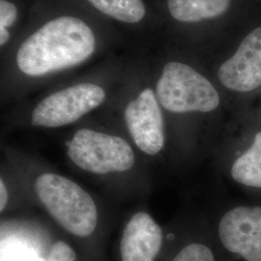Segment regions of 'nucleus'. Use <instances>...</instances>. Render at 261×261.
Instances as JSON below:
<instances>
[{
	"instance_id": "obj_2",
	"label": "nucleus",
	"mask_w": 261,
	"mask_h": 261,
	"mask_svg": "<svg viewBox=\"0 0 261 261\" xmlns=\"http://www.w3.org/2000/svg\"><path fill=\"white\" fill-rule=\"evenodd\" d=\"M35 190L47 212L67 231L79 237L93 233L97 207L82 187L68 178L44 173L37 178Z\"/></svg>"
},
{
	"instance_id": "obj_4",
	"label": "nucleus",
	"mask_w": 261,
	"mask_h": 261,
	"mask_svg": "<svg viewBox=\"0 0 261 261\" xmlns=\"http://www.w3.org/2000/svg\"><path fill=\"white\" fill-rule=\"evenodd\" d=\"M67 154L79 168L95 174L123 172L135 164L129 143L119 137L82 129L66 142Z\"/></svg>"
},
{
	"instance_id": "obj_15",
	"label": "nucleus",
	"mask_w": 261,
	"mask_h": 261,
	"mask_svg": "<svg viewBox=\"0 0 261 261\" xmlns=\"http://www.w3.org/2000/svg\"><path fill=\"white\" fill-rule=\"evenodd\" d=\"M39 257L33 251L20 247H11L2 251L1 261H36Z\"/></svg>"
},
{
	"instance_id": "obj_17",
	"label": "nucleus",
	"mask_w": 261,
	"mask_h": 261,
	"mask_svg": "<svg viewBox=\"0 0 261 261\" xmlns=\"http://www.w3.org/2000/svg\"><path fill=\"white\" fill-rule=\"evenodd\" d=\"M8 202V192L3 180L0 181V211L3 212Z\"/></svg>"
},
{
	"instance_id": "obj_3",
	"label": "nucleus",
	"mask_w": 261,
	"mask_h": 261,
	"mask_svg": "<svg viewBox=\"0 0 261 261\" xmlns=\"http://www.w3.org/2000/svg\"><path fill=\"white\" fill-rule=\"evenodd\" d=\"M160 105L168 112H210L220 103V96L205 76L185 63H167L156 86Z\"/></svg>"
},
{
	"instance_id": "obj_16",
	"label": "nucleus",
	"mask_w": 261,
	"mask_h": 261,
	"mask_svg": "<svg viewBox=\"0 0 261 261\" xmlns=\"http://www.w3.org/2000/svg\"><path fill=\"white\" fill-rule=\"evenodd\" d=\"M48 257L59 261H75V253L68 244L57 241L53 245Z\"/></svg>"
},
{
	"instance_id": "obj_6",
	"label": "nucleus",
	"mask_w": 261,
	"mask_h": 261,
	"mask_svg": "<svg viewBox=\"0 0 261 261\" xmlns=\"http://www.w3.org/2000/svg\"><path fill=\"white\" fill-rule=\"evenodd\" d=\"M127 128L137 146L148 155H155L165 144V125L156 93L142 90L127 105L124 112Z\"/></svg>"
},
{
	"instance_id": "obj_12",
	"label": "nucleus",
	"mask_w": 261,
	"mask_h": 261,
	"mask_svg": "<svg viewBox=\"0 0 261 261\" xmlns=\"http://www.w3.org/2000/svg\"><path fill=\"white\" fill-rule=\"evenodd\" d=\"M94 9L111 19L135 24L145 18L143 0H86Z\"/></svg>"
},
{
	"instance_id": "obj_10",
	"label": "nucleus",
	"mask_w": 261,
	"mask_h": 261,
	"mask_svg": "<svg viewBox=\"0 0 261 261\" xmlns=\"http://www.w3.org/2000/svg\"><path fill=\"white\" fill-rule=\"evenodd\" d=\"M230 0H167L171 17L181 22H198L222 16Z\"/></svg>"
},
{
	"instance_id": "obj_11",
	"label": "nucleus",
	"mask_w": 261,
	"mask_h": 261,
	"mask_svg": "<svg viewBox=\"0 0 261 261\" xmlns=\"http://www.w3.org/2000/svg\"><path fill=\"white\" fill-rule=\"evenodd\" d=\"M231 176L243 185L261 188V132L255 135L252 147L234 162Z\"/></svg>"
},
{
	"instance_id": "obj_1",
	"label": "nucleus",
	"mask_w": 261,
	"mask_h": 261,
	"mask_svg": "<svg viewBox=\"0 0 261 261\" xmlns=\"http://www.w3.org/2000/svg\"><path fill=\"white\" fill-rule=\"evenodd\" d=\"M96 48L92 28L79 17L63 15L48 19L21 42L16 64L24 75L43 76L83 64Z\"/></svg>"
},
{
	"instance_id": "obj_7",
	"label": "nucleus",
	"mask_w": 261,
	"mask_h": 261,
	"mask_svg": "<svg viewBox=\"0 0 261 261\" xmlns=\"http://www.w3.org/2000/svg\"><path fill=\"white\" fill-rule=\"evenodd\" d=\"M219 235L227 251L247 261H261V207L228 211L220 222Z\"/></svg>"
},
{
	"instance_id": "obj_13",
	"label": "nucleus",
	"mask_w": 261,
	"mask_h": 261,
	"mask_svg": "<svg viewBox=\"0 0 261 261\" xmlns=\"http://www.w3.org/2000/svg\"><path fill=\"white\" fill-rule=\"evenodd\" d=\"M172 261H215V258L209 248L195 243L182 249Z\"/></svg>"
},
{
	"instance_id": "obj_8",
	"label": "nucleus",
	"mask_w": 261,
	"mask_h": 261,
	"mask_svg": "<svg viewBox=\"0 0 261 261\" xmlns=\"http://www.w3.org/2000/svg\"><path fill=\"white\" fill-rule=\"evenodd\" d=\"M219 79L228 89L249 92L261 85V28L245 38L232 57L219 69Z\"/></svg>"
},
{
	"instance_id": "obj_9",
	"label": "nucleus",
	"mask_w": 261,
	"mask_h": 261,
	"mask_svg": "<svg viewBox=\"0 0 261 261\" xmlns=\"http://www.w3.org/2000/svg\"><path fill=\"white\" fill-rule=\"evenodd\" d=\"M163 242V232L153 218L144 212L133 216L125 226L120 252L122 261H154Z\"/></svg>"
},
{
	"instance_id": "obj_5",
	"label": "nucleus",
	"mask_w": 261,
	"mask_h": 261,
	"mask_svg": "<svg viewBox=\"0 0 261 261\" xmlns=\"http://www.w3.org/2000/svg\"><path fill=\"white\" fill-rule=\"evenodd\" d=\"M106 99V92L97 84H75L48 95L33 110L34 126L57 128L72 124L97 109Z\"/></svg>"
},
{
	"instance_id": "obj_14",
	"label": "nucleus",
	"mask_w": 261,
	"mask_h": 261,
	"mask_svg": "<svg viewBox=\"0 0 261 261\" xmlns=\"http://www.w3.org/2000/svg\"><path fill=\"white\" fill-rule=\"evenodd\" d=\"M19 8L10 0H0V32L10 31L18 20Z\"/></svg>"
},
{
	"instance_id": "obj_18",
	"label": "nucleus",
	"mask_w": 261,
	"mask_h": 261,
	"mask_svg": "<svg viewBox=\"0 0 261 261\" xmlns=\"http://www.w3.org/2000/svg\"><path fill=\"white\" fill-rule=\"evenodd\" d=\"M36 261H59V260H56V259H53V258H49V257H48V258H47V259H44V258H42V257H40V256H39V257H38L37 258V260Z\"/></svg>"
}]
</instances>
